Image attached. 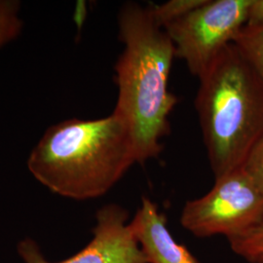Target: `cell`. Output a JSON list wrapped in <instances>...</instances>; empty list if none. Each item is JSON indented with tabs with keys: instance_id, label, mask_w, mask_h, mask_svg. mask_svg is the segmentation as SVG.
Masks as SVG:
<instances>
[{
	"instance_id": "cell-1",
	"label": "cell",
	"mask_w": 263,
	"mask_h": 263,
	"mask_svg": "<svg viewBox=\"0 0 263 263\" xmlns=\"http://www.w3.org/2000/svg\"><path fill=\"white\" fill-rule=\"evenodd\" d=\"M123 52L114 66L118 88L114 111L128 127L138 163L159 156L178 98L169 90L175 46L155 22L151 4H123L118 13Z\"/></svg>"
},
{
	"instance_id": "cell-2",
	"label": "cell",
	"mask_w": 263,
	"mask_h": 263,
	"mask_svg": "<svg viewBox=\"0 0 263 263\" xmlns=\"http://www.w3.org/2000/svg\"><path fill=\"white\" fill-rule=\"evenodd\" d=\"M138 163L126 124L115 113L67 119L48 128L28 159L32 177L62 197H101Z\"/></svg>"
},
{
	"instance_id": "cell-3",
	"label": "cell",
	"mask_w": 263,
	"mask_h": 263,
	"mask_svg": "<svg viewBox=\"0 0 263 263\" xmlns=\"http://www.w3.org/2000/svg\"><path fill=\"white\" fill-rule=\"evenodd\" d=\"M195 99L215 179L243 167L263 137V78L234 43L199 78Z\"/></svg>"
},
{
	"instance_id": "cell-4",
	"label": "cell",
	"mask_w": 263,
	"mask_h": 263,
	"mask_svg": "<svg viewBox=\"0 0 263 263\" xmlns=\"http://www.w3.org/2000/svg\"><path fill=\"white\" fill-rule=\"evenodd\" d=\"M263 218V191L243 167L216 179L202 197L187 201L180 223L200 238L240 235Z\"/></svg>"
},
{
	"instance_id": "cell-5",
	"label": "cell",
	"mask_w": 263,
	"mask_h": 263,
	"mask_svg": "<svg viewBox=\"0 0 263 263\" xmlns=\"http://www.w3.org/2000/svg\"><path fill=\"white\" fill-rule=\"evenodd\" d=\"M253 0H206L164 29L176 58L182 60L192 76L202 77L224 48L245 28Z\"/></svg>"
},
{
	"instance_id": "cell-6",
	"label": "cell",
	"mask_w": 263,
	"mask_h": 263,
	"mask_svg": "<svg viewBox=\"0 0 263 263\" xmlns=\"http://www.w3.org/2000/svg\"><path fill=\"white\" fill-rule=\"evenodd\" d=\"M17 252L25 263H147L133 235L129 212L117 204L98 210L91 241L68 258L48 260L31 238L21 240Z\"/></svg>"
},
{
	"instance_id": "cell-7",
	"label": "cell",
	"mask_w": 263,
	"mask_h": 263,
	"mask_svg": "<svg viewBox=\"0 0 263 263\" xmlns=\"http://www.w3.org/2000/svg\"><path fill=\"white\" fill-rule=\"evenodd\" d=\"M130 226L146 262L201 263L171 234L167 217L149 198L142 197Z\"/></svg>"
},
{
	"instance_id": "cell-8",
	"label": "cell",
	"mask_w": 263,
	"mask_h": 263,
	"mask_svg": "<svg viewBox=\"0 0 263 263\" xmlns=\"http://www.w3.org/2000/svg\"><path fill=\"white\" fill-rule=\"evenodd\" d=\"M231 250L250 263H263V218L240 235L227 239Z\"/></svg>"
},
{
	"instance_id": "cell-9",
	"label": "cell",
	"mask_w": 263,
	"mask_h": 263,
	"mask_svg": "<svg viewBox=\"0 0 263 263\" xmlns=\"http://www.w3.org/2000/svg\"><path fill=\"white\" fill-rule=\"evenodd\" d=\"M233 43L263 78V28L245 27Z\"/></svg>"
},
{
	"instance_id": "cell-10",
	"label": "cell",
	"mask_w": 263,
	"mask_h": 263,
	"mask_svg": "<svg viewBox=\"0 0 263 263\" xmlns=\"http://www.w3.org/2000/svg\"><path fill=\"white\" fill-rule=\"evenodd\" d=\"M20 10V1L0 0V48L19 36L23 29Z\"/></svg>"
},
{
	"instance_id": "cell-11",
	"label": "cell",
	"mask_w": 263,
	"mask_h": 263,
	"mask_svg": "<svg viewBox=\"0 0 263 263\" xmlns=\"http://www.w3.org/2000/svg\"><path fill=\"white\" fill-rule=\"evenodd\" d=\"M206 0H171L162 4H151V11L157 25L162 28L181 19L188 13L203 5Z\"/></svg>"
},
{
	"instance_id": "cell-12",
	"label": "cell",
	"mask_w": 263,
	"mask_h": 263,
	"mask_svg": "<svg viewBox=\"0 0 263 263\" xmlns=\"http://www.w3.org/2000/svg\"><path fill=\"white\" fill-rule=\"evenodd\" d=\"M243 168L263 191V137L249 154Z\"/></svg>"
},
{
	"instance_id": "cell-13",
	"label": "cell",
	"mask_w": 263,
	"mask_h": 263,
	"mask_svg": "<svg viewBox=\"0 0 263 263\" xmlns=\"http://www.w3.org/2000/svg\"><path fill=\"white\" fill-rule=\"evenodd\" d=\"M247 28H263V0H253L249 9Z\"/></svg>"
}]
</instances>
